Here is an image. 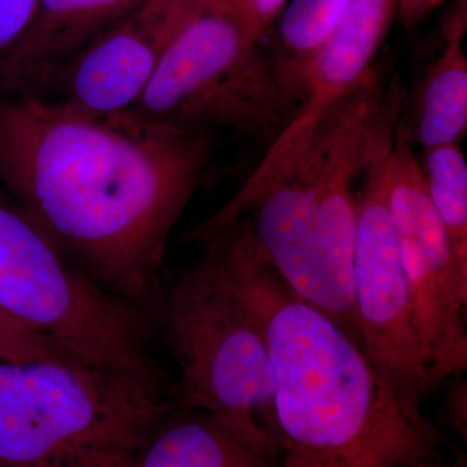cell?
<instances>
[{
    "instance_id": "6da1fadb",
    "label": "cell",
    "mask_w": 467,
    "mask_h": 467,
    "mask_svg": "<svg viewBox=\"0 0 467 467\" xmlns=\"http://www.w3.org/2000/svg\"><path fill=\"white\" fill-rule=\"evenodd\" d=\"M211 134L134 110L0 98V184L70 263L146 312L169 236L207 173Z\"/></svg>"
},
{
    "instance_id": "7a4b0ae2",
    "label": "cell",
    "mask_w": 467,
    "mask_h": 467,
    "mask_svg": "<svg viewBox=\"0 0 467 467\" xmlns=\"http://www.w3.org/2000/svg\"><path fill=\"white\" fill-rule=\"evenodd\" d=\"M265 340L273 370L266 434L279 467H425L444 439L409 416L361 343L288 288L244 220L204 243Z\"/></svg>"
},
{
    "instance_id": "3957f363",
    "label": "cell",
    "mask_w": 467,
    "mask_h": 467,
    "mask_svg": "<svg viewBox=\"0 0 467 467\" xmlns=\"http://www.w3.org/2000/svg\"><path fill=\"white\" fill-rule=\"evenodd\" d=\"M0 309L85 367L153 400L171 396L146 312L104 291L0 193Z\"/></svg>"
},
{
    "instance_id": "277c9868",
    "label": "cell",
    "mask_w": 467,
    "mask_h": 467,
    "mask_svg": "<svg viewBox=\"0 0 467 467\" xmlns=\"http://www.w3.org/2000/svg\"><path fill=\"white\" fill-rule=\"evenodd\" d=\"M150 310L181 370L171 389L175 404L275 447L266 434L275 382L265 340L216 254L205 245L202 259L160 291Z\"/></svg>"
},
{
    "instance_id": "5b68a950",
    "label": "cell",
    "mask_w": 467,
    "mask_h": 467,
    "mask_svg": "<svg viewBox=\"0 0 467 467\" xmlns=\"http://www.w3.org/2000/svg\"><path fill=\"white\" fill-rule=\"evenodd\" d=\"M173 404L78 362L0 359V467H112Z\"/></svg>"
},
{
    "instance_id": "8992f818",
    "label": "cell",
    "mask_w": 467,
    "mask_h": 467,
    "mask_svg": "<svg viewBox=\"0 0 467 467\" xmlns=\"http://www.w3.org/2000/svg\"><path fill=\"white\" fill-rule=\"evenodd\" d=\"M131 110L202 133L227 129L266 152L296 104L244 26L202 12L171 43Z\"/></svg>"
},
{
    "instance_id": "52a82bcc",
    "label": "cell",
    "mask_w": 467,
    "mask_h": 467,
    "mask_svg": "<svg viewBox=\"0 0 467 467\" xmlns=\"http://www.w3.org/2000/svg\"><path fill=\"white\" fill-rule=\"evenodd\" d=\"M402 116L395 95L383 100L358 190L353 299L362 348L402 409L423 420L432 386L416 310L386 201V168Z\"/></svg>"
},
{
    "instance_id": "ba28073f",
    "label": "cell",
    "mask_w": 467,
    "mask_h": 467,
    "mask_svg": "<svg viewBox=\"0 0 467 467\" xmlns=\"http://www.w3.org/2000/svg\"><path fill=\"white\" fill-rule=\"evenodd\" d=\"M404 115L386 168V201L407 275L432 391L467 368V284L451 259Z\"/></svg>"
},
{
    "instance_id": "9c48e42d",
    "label": "cell",
    "mask_w": 467,
    "mask_h": 467,
    "mask_svg": "<svg viewBox=\"0 0 467 467\" xmlns=\"http://www.w3.org/2000/svg\"><path fill=\"white\" fill-rule=\"evenodd\" d=\"M386 88L371 67L328 110L301 152L309 164L317 204L322 312L358 340L353 299L358 186Z\"/></svg>"
},
{
    "instance_id": "30bf717a",
    "label": "cell",
    "mask_w": 467,
    "mask_h": 467,
    "mask_svg": "<svg viewBox=\"0 0 467 467\" xmlns=\"http://www.w3.org/2000/svg\"><path fill=\"white\" fill-rule=\"evenodd\" d=\"M205 12L196 0H142L58 76V101L95 115L133 109L174 39Z\"/></svg>"
},
{
    "instance_id": "8fae6325",
    "label": "cell",
    "mask_w": 467,
    "mask_h": 467,
    "mask_svg": "<svg viewBox=\"0 0 467 467\" xmlns=\"http://www.w3.org/2000/svg\"><path fill=\"white\" fill-rule=\"evenodd\" d=\"M247 213L252 218L244 221L261 256L294 294L322 310L317 204L304 153L261 193Z\"/></svg>"
},
{
    "instance_id": "7c38bea8",
    "label": "cell",
    "mask_w": 467,
    "mask_h": 467,
    "mask_svg": "<svg viewBox=\"0 0 467 467\" xmlns=\"http://www.w3.org/2000/svg\"><path fill=\"white\" fill-rule=\"evenodd\" d=\"M140 2L38 0L26 36L0 63V90L41 97L79 52Z\"/></svg>"
},
{
    "instance_id": "4fadbf2b",
    "label": "cell",
    "mask_w": 467,
    "mask_h": 467,
    "mask_svg": "<svg viewBox=\"0 0 467 467\" xmlns=\"http://www.w3.org/2000/svg\"><path fill=\"white\" fill-rule=\"evenodd\" d=\"M112 467H279V457L273 445L174 402Z\"/></svg>"
},
{
    "instance_id": "5bb4252c",
    "label": "cell",
    "mask_w": 467,
    "mask_h": 467,
    "mask_svg": "<svg viewBox=\"0 0 467 467\" xmlns=\"http://www.w3.org/2000/svg\"><path fill=\"white\" fill-rule=\"evenodd\" d=\"M466 0H459L442 33L441 54L427 70L410 130L423 150L460 144L467 131Z\"/></svg>"
},
{
    "instance_id": "9a60e30c",
    "label": "cell",
    "mask_w": 467,
    "mask_h": 467,
    "mask_svg": "<svg viewBox=\"0 0 467 467\" xmlns=\"http://www.w3.org/2000/svg\"><path fill=\"white\" fill-rule=\"evenodd\" d=\"M348 0H288L278 21V51L270 57L276 76L299 107L312 61L346 14Z\"/></svg>"
},
{
    "instance_id": "2e32d148",
    "label": "cell",
    "mask_w": 467,
    "mask_h": 467,
    "mask_svg": "<svg viewBox=\"0 0 467 467\" xmlns=\"http://www.w3.org/2000/svg\"><path fill=\"white\" fill-rule=\"evenodd\" d=\"M427 192L441 220L451 259L467 284V161L460 144L423 150L420 158Z\"/></svg>"
},
{
    "instance_id": "e0dca14e",
    "label": "cell",
    "mask_w": 467,
    "mask_h": 467,
    "mask_svg": "<svg viewBox=\"0 0 467 467\" xmlns=\"http://www.w3.org/2000/svg\"><path fill=\"white\" fill-rule=\"evenodd\" d=\"M0 359L5 361H57L78 362L66 349L41 334L34 333L16 319L9 317L0 309Z\"/></svg>"
},
{
    "instance_id": "ac0fdd59",
    "label": "cell",
    "mask_w": 467,
    "mask_h": 467,
    "mask_svg": "<svg viewBox=\"0 0 467 467\" xmlns=\"http://www.w3.org/2000/svg\"><path fill=\"white\" fill-rule=\"evenodd\" d=\"M38 0H0V63L26 36Z\"/></svg>"
},
{
    "instance_id": "d6986e66",
    "label": "cell",
    "mask_w": 467,
    "mask_h": 467,
    "mask_svg": "<svg viewBox=\"0 0 467 467\" xmlns=\"http://www.w3.org/2000/svg\"><path fill=\"white\" fill-rule=\"evenodd\" d=\"M444 417L454 431L467 438V382L457 379L448 387L444 400Z\"/></svg>"
},
{
    "instance_id": "ffe728a7",
    "label": "cell",
    "mask_w": 467,
    "mask_h": 467,
    "mask_svg": "<svg viewBox=\"0 0 467 467\" xmlns=\"http://www.w3.org/2000/svg\"><path fill=\"white\" fill-rule=\"evenodd\" d=\"M287 3L288 0H248L252 33L257 41L263 39Z\"/></svg>"
},
{
    "instance_id": "44dd1931",
    "label": "cell",
    "mask_w": 467,
    "mask_h": 467,
    "mask_svg": "<svg viewBox=\"0 0 467 467\" xmlns=\"http://www.w3.org/2000/svg\"><path fill=\"white\" fill-rule=\"evenodd\" d=\"M196 2L202 5V8L204 9L205 12H209V14L229 17L236 21V23L241 24L254 38V33H252L248 0H196Z\"/></svg>"
},
{
    "instance_id": "7402d4cb",
    "label": "cell",
    "mask_w": 467,
    "mask_h": 467,
    "mask_svg": "<svg viewBox=\"0 0 467 467\" xmlns=\"http://www.w3.org/2000/svg\"><path fill=\"white\" fill-rule=\"evenodd\" d=\"M445 0H396V16L405 26H413L429 16Z\"/></svg>"
}]
</instances>
